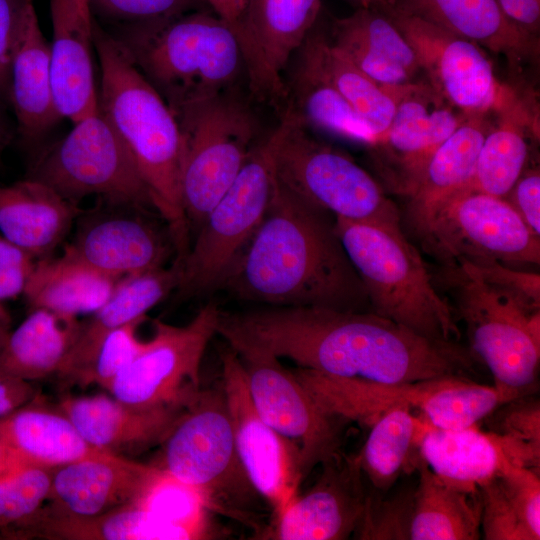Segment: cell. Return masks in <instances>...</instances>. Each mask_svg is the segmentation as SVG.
<instances>
[{"instance_id":"1","label":"cell","mask_w":540,"mask_h":540,"mask_svg":"<svg viewBox=\"0 0 540 540\" xmlns=\"http://www.w3.org/2000/svg\"><path fill=\"white\" fill-rule=\"evenodd\" d=\"M217 334L236 352H266L324 375L381 384L464 377L473 369L470 353L457 342L426 338L372 311H220Z\"/></svg>"},{"instance_id":"2","label":"cell","mask_w":540,"mask_h":540,"mask_svg":"<svg viewBox=\"0 0 540 540\" xmlns=\"http://www.w3.org/2000/svg\"><path fill=\"white\" fill-rule=\"evenodd\" d=\"M220 288L261 306L371 311L335 218L297 197L276 177L261 224Z\"/></svg>"},{"instance_id":"3","label":"cell","mask_w":540,"mask_h":540,"mask_svg":"<svg viewBox=\"0 0 540 540\" xmlns=\"http://www.w3.org/2000/svg\"><path fill=\"white\" fill-rule=\"evenodd\" d=\"M94 47L100 68L98 108L130 151L181 259L190 245V231L180 193L177 120L124 47L95 21Z\"/></svg>"},{"instance_id":"4","label":"cell","mask_w":540,"mask_h":540,"mask_svg":"<svg viewBox=\"0 0 540 540\" xmlns=\"http://www.w3.org/2000/svg\"><path fill=\"white\" fill-rule=\"evenodd\" d=\"M112 35L173 113L231 90L245 72L238 38L208 8Z\"/></svg>"},{"instance_id":"5","label":"cell","mask_w":540,"mask_h":540,"mask_svg":"<svg viewBox=\"0 0 540 540\" xmlns=\"http://www.w3.org/2000/svg\"><path fill=\"white\" fill-rule=\"evenodd\" d=\"M335 229L366 289L372 312L432 340H459L451 305L437 291L400 223L335 217Z\"/></svg>"},{"instance_id":"6","label":"cell","mask_w":540,"mask_h":540,"mask_svg":"<svg viewBox=\"0 0 540 540\" xmlns=\"http://www.w3.org/2000/svg\"><path fill=\"white\" fill-rule=\"evenodd\" d=\"M442 277L494 385L515 398L528 395L540 361V311L485 282L468 261L444 264Z\"/></svg>"},{"instance_id":"7","label":"cell","mask_w":540,"mask_h":540,"mask_svg":"<svg viewBox=\"0 0 540 540\" xmlns=\"http://www.w3.org/2000/svg\"><path fill=\"white\" fill-rule=\"evenodd\" d=\"M155 466L196 490L209 510L246 519L258 493L239 459L223 390H199L163 441Z\"/></svg>"},{"instance_id":"8","label":"cell","mask_w":540,"mask_h":540,"mask_svg":"<svg viewBox=\"0 0 540 540\" xmlns=\"http://www.w3.org/2000/svg\"><path fill=\"white\" fill-rule=\"evenodd\" d=\"M182 139L181 200L189 231L233 183L256 145V121L230 90L173 113Z\"/></svg>"},{"instance_id":"9","label":"cell","mask_w":540,"mask_h":540,"mask_svg":"<svg viewBox=\"0 0 540 540\" xmlns=\"http://www.w3.org/2000/svg\"><path fill=\"white\" fill-rule=\"evenodd\" d=\"M275 149L276 179L309 205L352 221L400 223L396 204L364 168L314 138L291 112H282Z\"/></svg>"},{"instance_id":"10","label":"cell","mask_w":540,"mask_h":540,"mask_svg":"<svg viewBox=\"0 0 540 540\" xmlns=\"http://www.w3.org/2000/svg\"><path fill=\"white\" fill-rule=\"evenodd\" d=\"M280 126L257 144L243 168L210 210L180 261L176 292L200 296L220 288L261 224L275 183L274 155Z\"/></svg>"},{"instance_id":"11","label":"cell","mask_w":540,"mask_h":540,"mask_svg":"<svg viewBox=\"0 0 540 540\" xmlns=\"http://www.w3.org/2000/svg\"><path fill=\"white\" fill-rule=\"evenodd\" d=\"M27 178L74 204L97 195L110 203L152 206L130 151L99 108L73 122L68 134L38 157Z\"/></svg>"},{"instance_id":"12","label":"cell","mask_w":540,"mask_h":540,"mask_svg":"<svg viewBox=\"0 0 540 540\" xmlns=\"http://www.w3.org/2000/svg\"><path fill=\"white\" fill-rule=\"evenodd\" d=\"M220 311L208 303L186 325L155 321L153 337L143 342L108 391L140 408L187 406L200 390V365L217 334Z\"/></svg>"},{"instance_id":"13","label":"cell","mask_w":540,"mask_h":540,"mask_svg":"<svg viewBox=\"0 0 540 540\" xmlns=\"http://www.w3.org/2000/svg\"><path fill=\"white\" fill-rule=\"evenodd\" d=\"M443 264H539L540 238L504 199L462 192L448 201L420 237Z\"/></svg>"},{"instance_id":"14","label":"cell","mask_w":540,"mask_h":540,"mask_svg":"<svg viewBox=\"0 0 540 540\" xmlns=\"http://www.w3.org/2000/svg\"><path fill=\"white\" fill-rule=\"evenodd\" d=\"M382 87L395 110L388 128L368 150L385 187L407 198L432 155L469 115L447 102L426 79Z\"/></svg>"},{"instance_id":"15","label":"cell","mask_w":540,"mask_h":540,"mask_svg":"<svg viewBox=\"0 0 540 540\" xmlns=\"http://www.w3.org/2000/svg\"><path fill=\"white\" fill-rule=\"evenodd\" d=\"M413 48L425 79L466 115H498L528 97L502 84L483 49L417 16L389 17Z\"/></svg>"},{"instance_id":"16","label":"cell","mask_w":540,"mask_h":540,"mask_svg":"<svg viewBox=\"0 0 540 540\" xmlns=\"http://www.w3.org/2000/svg\"><path fill=\"white\" fill-rule=\"evenodd\" d=\"M236 353L259 415L298 448L304 480L316 465L340 451L347 421L324 410L280 358L256 350Z\"/></svg>"},{"instance_id":"17","label":"cell","mask_w":540,"mask_h":540,"mask_svg":"<svg viewBox=\"0 0 540 540\" xmlns=\"http://www.w3.org/2000/svg\"><path fill=\"white\" fill-rule=\"evenodd\" d=\"M220 358L222 390L239 459L252 486L276 515L298 494L303 481L299 450L259 415L238 354L227 346Z\"/></svg>"},{"instance_id":"18","label":"cell","mask_w":540,"mask_h":540,"mask_svg":"<svg viewBox=\"0 0 540 540\" xmlns=\"http://www.w3.org/2000/svg\"><path fill=\"white\" fill-rule=\"evenodd\" d=\"M321 15V0H247L238 35L251 93L283 112L284 73Z\"/></svg>"},{"instance_id":"19","label":"cell","mask_w":540,"mask_h":540,"mask_svg":"<svg viewBox=\"0 0 540 540\" xmlns=\"http://www.w3.org/2000/svg\"><path fill=\"white\" fill-rule=\"evenodd\" d=\"M322 472L304 494L275 515L262 538L344 540L355 534L367 501L358 455L341 451L321 463Z\"/></svg>"},{"instance_id":"20","label":"cell","mask_w":540,"mask_h":540,"mask_svg":"<svg viewBox=\"0 0 540 540\" xmlns=\"http://www.w3.org/2000/svg\"><path fill=\"white\" fill-rule=\"evenodd\" d=\"M418 451L436 475L470 493L478 492L481 486L512 466L538 472L540 466V450L506 435L483 431L477 425L438 429L422 421Z\"/></svg>"},{"instance_id":"21","label":"cell","mask_w":540,"mask_h":540,"mask_svg":"<svg viewBox=\"0 0 540 540\" xmlns=\"http://www.w3.org/2000/svg\"><path fill=\"white\" fill-rule=\"evenodd\" d=\"M155 465L104 452L53 470L47 511L78 517L108 512L140 498L159 475Z\"/></svg>"},{"instance_id":"22","label":"cell","mask_w":540,"mask_h":540,"mask_svg":"<svg viewBox=\"0 0 540 540\" xmlns=\"http://www.w3.org/2000/svg\"><path fill=\"white\" fill-rule=\"evenodd\" d=\"M50 69L54 101L72 123L98 108L93 54L94 20L82 0H50Z\"/></svg>"},{"instance_id":"23","label":"cell","mask_w":540,"mask_h":540,"mask_svg":"<svg viewBox=\"0 0 540 540\" xmlns=\"http://www.w3.org/2000/svg\"><path fill=\"white\" fill-rule=\"evenodd\" d=\"M64 250L119 280L162 267L168 255L164 239L150 223L122 211L90 213Z\"/></svg>"},{"instance_id":"24","label":"cell","mask_w":540,"mask_h":540,"mask_svg":"<svg viewBox=\"0 0 540 540\" xmlns=\"http://www.w3.org/2000/svg\"><path fill=\"white\" fill-rule=\"evenodd\" d=\"M185 408H140L106 395L66 396L59 403L88 443L120 456L163 443Z\"/></svg>"},{"instance_id":"25","label":"cell","mask_w":540,"mask_h":540,"mask_svg":"<svg viewBox=\"0 0 540 540\" xmlns=\"http://www.w3.org/2000/svg\"><path fill=\"white\" fill-rule=\"evenodd\" d=\"M397 13L417 16L502 56L517 73L539 60V38L510 20L497 0H399Z\"/></svg>"},{"instance_id":"26","label":"cell","mask_w":540,"mask_h":540,"mask_svg":"<svg viewBox=\"0 0 540 540\" xmlns=\"http://www.w3.org/2000/svg\"><path fill=\"white\" fill-rule=\"evenodd\" d=\"M284 80L286 106L306 128L312 127L338 138L365 145L376 136L354 111L327 75L318 50L316 24L288 65ZM287 65V66H288Z\"/></svg>"},{"instance_id":"27","label":"cell","mask_w":540,"mask_h":540,"mask_svg":"<svg viewBox=\"0 0 540 540\" xmlns=\"http://www.w3.org/2000/svg\"><path fill=\"white\" fill-rule=\"evenodd\" d=\"M327 31L331 43L380 86L413 81L422 71L404 35L380 12L356 9L333 18Z\"/></svg>"},{"instance_id":"28","label":"cell","mask_w":540,"mask_h":540,"mask_svg":"<svg viewBox=\"0 0 540 540\" xmlns=\"http://www.w3.org/2000/svg\"><path fill=\"white\" fill-rule=\"evenodd\" d=\"M490 116H469L435 151L407 197V218L420 237L448 201L468 190L483 140L494 124Z\"/></svg>"},{"instance_id":"29","label":"cell","mask_w":540,"mask_h":540,"mask_svg":"<svg viewBox=\"0 0 540 540\" xmlns=\"http://www.w3.org/2000/svg\"><path fill=\"white\" fill-rule=\"evenodd\" d=\"M78 212L76 204L37 180L0 185V234L36 259L63 241Z\"/></svg>"},{"instance_id":"30","label":"cell","mask_w":540,"mask_h":540,"mask_svg":"<svg viewBox=\"0 0 540 540\" xmlns=\"http://www.w3.org/2000/svg\"><path fill=\"white\" fill-rule=\"evenodd\" d=\"M180 273L181 263L175 260L168 268L162 266L120 279L108 300L82 325L74 346L57 371L59 377L71 382L109 332L142 321L146 312L176 290Z\"/></svg>"},{"instance_id":"31","label":"cell","mask_w":540,"mask_h":540,"mask_svg":"<svg viewBox=\"0 0 540 540\" xmlns=\"http://www.w3.org/2000/svg\"><path fill=\"white\" fill-rule=\"evenodd\" d=\"M18 133L35 141L60 119L50 69V43L44 37L35 8L19 33L10 70V100Z\"/></svg>"},{"instance_id":"32","label":"cell","mask_w":540,"mask_h":540,"mask_svg":"<svg viewBox=\"0 0 540 540\" xmlns=\"http://www.w3.org/2000/svg\"><path fill=\"white\" fill-rule=\"evenodd\" d=\"M0 441L24 463L52 470L106 452L88 443L63 412L35 400L0 419Z\"/></svg>"},{"instance_id":"33","label":"cell","mask_w":540,"mask_h":540,"mask_svg":"<svg viewBox=\"0 0 540 540\" xmlns=\"http://www.w3.org/2000/svg\"><path fill=\"white\" fill-rule=\"evenodd\" d=\"M497 116L483 140L467 191L504 198L528 166L531 141H539V109L527 99Z\"/></svg>"},{"instance_id":"34","label":"cell","mask_w":540,"mask_h":540,"mask_svg":"<svg viewBox=\"0 0 540 540\" xmlns=\"http://www.w3.org/2000/svg\"><path fill=\"white\" fill-rule=\"evenodd\" d=\"M118 281L64 250L60 257L35 261L23 296L32 309L77 317L97 311Z\"/></svg>"},{"instance_id":"35","label":"cell","mask_w":540,"mask_h":540,"mask_svg":"<svg viewBox=\"0 0 540 540\" xmlns=\"http://www.w3.org/2000/svg\"><path fill=\"white\" fill-rule=\"evenodd\" d=\"M81 329L75 316L32 309L11 330L0 354V372L30 382L57 373Z\"/></svg>"},{"instance_id":"36","label":"cell","mask_w":540,"mask_h":540,"mask_svg":"<svg viewBox=\"0 0 540 540\" xmlns=\"http://www.w3.org/2000/svg\"><path fill=\"white\" fill-rule=\"evenodd\" d=\"M420 456V455H419ZM413 493L411 540H477L481 537L479 491L458 489L436 475L419 457Z\"/></svg>"},{"instance_id":"37","label":"cell","mask_w":540,"mask_h":540,"mask_svg":"<svg viewBox=\"0 0 540 540\" xmlns=\"http://www.w3.org/2000/svg\"><path fill=\"white\" fill-rule=\"evenodd\" d=\"M486 540L540 539L539 472L512 466L479 489Z\"/></svg>"},{"instance_id":"38","label":"cell","mask_w":540,"mask_h":540,"mask_svg":"<svg viewBox=\"0 0 540 540\" xmlns=\"http://www.w3.org/2000/svg\"><path fill=\"white\" fill-rule=\"evenodd\" d=\"M19 524L49 539L188 540L184 532L154 518L136 501L89 517L56 514L41 507Z\"/></svg>"},{"instance_id":"39","label":"cell","mask_w":540,"mask_h":540,"mask_svg":"<svg viewBox=\"0 0 540 540\" xmlns=\"http://www.w3.org/2000/svg\"><path fill=\"white\" fill-rule=\"evenodd\" d=\"M421 425L405 404L391 407L370 424L358 457L362 473L374 489L385 492L404 471L416 468Z\"/></svg>"},{"instance_id":"40","label":"cell","mask_w":540,"mask_h":540,"mask_svg":"<svg viewBox=\"0 0 540 540\" xmlns=\"http://www.w3.org/2000/svg\"><path fill=\"white\" fill-rule=\"evenodd\" d=\"M316 34L319 55L327 75L377 139L393 118L395 105L392 98L331 43L320 18L316 23Z\"/></svg>"},{"instance_id":"41","label":"cell","mask_w":540,"mask_h":540,"mask_svg":"<svg viewBox=\"0 0 540 540\" xmlns=\"http://www.w3.org/2000/svg\"><path fill=\"white\" fill-rule=\"evenodd\" d=\"M135 501L154 518L184 532L188 540L205 539L210 535L209 509L203 498L162 469Z\"/></svg>"},{"instance_id":"42","label":"cell","mask_w":540,"mask_h":540,"mask_svg":"<svg viewBox=\"0 0 540 540\" xmlns=\"http://www.w3.org/2000/svg\"><path fill=\"white\" fill-rule=\"evenodd\" d=\"M53 470L25 465L0 479V527L18 524L43 506Z\"/></svg>"},{"instance_id":"43","label":"cell","mask_w":540,"mask_h":540,"mask_svg":"<svg viewBox=\"0 0 540 540\" xmlns=\"http://www.w3.org/2000/svg\"><path fill=\"white\" fill-rule=\"evenodd\" d=\"M141 322L134 321L109 332L71 382L82 387L97 384L108 391L143 345L144 341L136 337Z\"/></svg>"},{"instance_id":"44","label":"cell","mask_w":540,"mask_h":540,"mask_svg":"<svg viewBox=\"0 0 540 540\" xmlns=\"http://www.w3.org/2000/svg\"><path fill=\"white\" fill-rule=\"evenodd\" d=\"M88 5L92 16L124 27L174 18L204 9L206 3L205 0H88Z\"/></svg>"},{"instance_id":"45","label":"cell","mask_w":540,"mask_h":540,"mask_svg":"<svg viewBox=\"0 0 540 540\" xmlns=\"http://www.w3.org/2000/svg\"><path fill=\"white\" fill-rule=\"evenodd\" d=\"M412 503L413 494L385 502L367 496L355 535L359 539H409Z\"/></svg>"},{"instance_id":"46","label":"cell","mask_w":540,"mask_h":540,"mask_svg":"<svg viewBox=\"0 0 540 540\" xmlns=\"http://www.w3.org/2000/svg\"><path fill=\"white\" fill-rule=\"evenodd\" d=\"M492 416L491 431L506 435L540 450V406L538 399L518 397L498 407Z\"/></svg>"},{"instance_id":"47","label":"cell","mask_w":540,"mask_h":540,"mask_svg":"<svg viewBox=\"0 0 540 540\" xmlns=\"http://www.w3.org/2000/svg\"><path fill=\"white\" fill-rule=\"evenodd\" d=\"M471 264L485 282L511 295L525 308L540 311L539 273L514 270L497 261Z\"/></svg>"},{"instance_id":"48","label":"cell","mask_w":540,"mask_h":540,"mask_svg":"<svg viewBox=\"0 0 540 540\" xmlns=\"http://www.w3.org/2000/svg\"><path fill=\"white\" fill-rule=\"evenodd\" d=\"M33 8L32 0H0V101L8 104L14 48L23 23Z\"/></svg>"},{"instance_id":"49","label":"cell","mask_w":540,"mask_h":540,"mask_svg":"<svg viewBox=\"0 0 540 540\" xmlns=\"http://www.w3.org/2000/svg\"><path fill=\"white\" fill-rule=\"evenodd\" d=\"M36 260L0 234V302L23 295Z\"/></svg>"},{"instance_id":"50","label":"cell","mask_w":540,"mask_h":540,"mask_svg":"<svg viewBox=\"0 0 540 540\" xmlns=\"http://www.w3.org/2000/svg\"><path fill=\"white\" fill-rule=\"evenodd\" d=\"M504 199L529 229L540 235V172L538 166L526 167Z\"/></svg>"},{"instance_id":"51","label":"cell","mask_w":540,"mask_h":540,"mask_svg":"<svg viewBox=\"0 0 540 540\" xmlns=\"http://www.w3.org/2000/svg\"><path fill=\"white\" fill-rule=\"evenodd\" d=\"M37 399L30 381L0 372V419Z\"/></svg>"},{"instance_id":"52","label":"cell","mask_w":540,"mask_h":540,"mask_svg":"<svg viewBox=\"0 0 540 540\" xmlns=\"http://www.w3.org/2000/svg\"><path fill=\"white\" fill-rule=\"evenodd\" d=\"M506 16L527 34L539 38L540 0H497Z\"/></svg>"},{"instance_id":"53","label":"cell","mask_w":540,"mask_h":540,"mask_svg":"<svg viewBox=\"0 0 540 540\" xmlns=\"http://www.w3.org/2000/svg\"><path fill=\"white\" fill-rule=\"evenodd\" d=\"M207 7L235 33L241 30L247 0H205Z\"/></svg>"},{"instance_id":"54","label":"cell","mask_w":540,"mask_h":540,"mask_svg":"<svg viewBox=\"0 0 540 540\" xmlns=\"http://www.w3.org/2000/svg\"><path fill=\"white\" fill-rule=\"evenodd\" d=\"M357 9L380 12L387 17L393 16L399 8V0H348Z\"/></svg>"},{"instance_id":"55","label":"cell","mask_w":540,"mask_h":540,"mask_svg":"<svg viewBox=\"0 0 540 540\" xmlns=\"http://www.w3.org/2000/svg\"><path fill=\"white\" fill-rule=\"evenodd\" d=\"M25 465L28 464L24 463L9 447L0 441V479Z\"/></svg>"},{"instance_id":"56","label":"cell","mask_w":540,"mask_h":540,"mask_svg":"<svg viewBox=\"0 0 540 540\" xmlns=\"http://www.w3.org/2000/svg\"><path fill=\"white\" fill-rule=\"evenodd\" d=\"M13 133L12 125L0 106V164L3 153L13 138Z\"/></svg>"},{"instance_id":"57","label":"cell","mask_w":540,"mask_h":540,"mask_svg":"<svg viewBox=\"0 0 540 540\" xmlns=\"http://www.w3.org/2000/svg\"><path fill=\"white\" fill-rule=\"evenodd\" d=\"M11 322L8 310L3 302H0V354L12 330Z\"/></svg>"},{"instance_id":"58","label":"cell","mask_w":540,"mask_h":540,"mask_svg":"<svg viewBox=\"0 0 540 540\" xmlns=\"http://www.w3.org/2000/svg\"><path fill=\"white\" fill-rule=\"evenodd\" d=\"M82 1H84V2L88 3V0H82Z\"/></svg>"}]
</instances>
